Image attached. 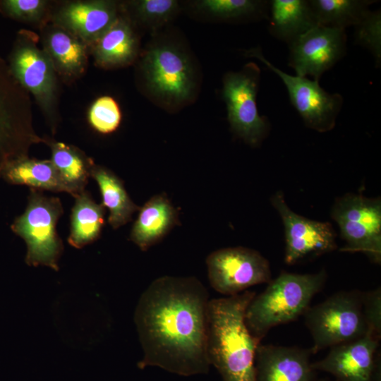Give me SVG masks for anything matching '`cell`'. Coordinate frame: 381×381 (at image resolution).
<instances>
[{
  "label": "cell",
  "mask_w": 381,
  "mask_h": 381,
  "mask_svg": "<svg viewBox=\"0 0 381 381\" xmlns=\"http://www.w3.org/2000/svg\"><path fill=\"white\" fill-rule=\"evenodd\" d=\"M210 295L194 277L163 276L141 294L134 314L143 356L138 367L181 376L209 372Z\"/></svg>",
  "instance_id": "1"
},
{
  "label": "cell",
  "mask_w": 381,
  "mask_h": 381,
  "mask_svg": "<svg viewBox=\"0 0 381 381\" xmlns=\"http://www.w3.org/2000/svg\"><path fill=\"white\" fill-rule=\"evenodd\" d=\"M255 294L245 291L210 300L207 351L223 381H256L255 361L260 341L245 322L246 309Z\"/></svg>",
  "instance_id": "2"
},
{
  "label": "cell",
  "mask_w": 381,
  "mask_h": 381,
  "mask_svg": "<svg viewBox=\"0 0 381 381\" xmlns=\"http://www.w3.org/2000/svg\"><path fill=\"white\" fill-rule=\"evenodd\" d=\"M325 270L314 274L282 272L255 295L245 312L250 334L260 341L272 327L296 320L310 307V301L324 286Z\"/></svg>",
  "instance_id": "3"
},
{
  "label": "cell",
  "mask_w": 381,
  "mask_h": 381,
  "mask_svg": "<svg viewBox=\"0 0 381 381\" xmlns=\"http://www.w3.org/2000/svg\"><path fill=\"white\" fill-rule=\"evenodd\" d=\"M39 42L34 32L18 30L7 63L17 82L34 97L54 133L59 121L58 75Z\"/></svg>",
  "instance_id": "4"
},
{
  "label": "cell",
  "mask_w": 381,
  "mask_h": 381,
  "mask_svg": "<svg viewBox=\"0 0 381 381\" xmlns=\"http://www.w3.org/2000/svg\"><path fill=\"white\" fill-rule=\"evenodd\" d=\"M44 143L36 133L30 95L0 56V173L12 162L28 157L30 147Z\"/></svg>",
  "instance_id": "5"
},
{
  "label": "cell",
  "mask_w": 381,
  "mask_h": 381,
  "mask_svg": "<svg viewBox=\"0 0 381 381\" xmlns=\"http://www.w3.org/2000/svg\"><path fill=\"white\" fill-rule=\"evenodd\" d=\"M62 214L59 198L48 197L40 190L30 189L24 212L11 225L12 231L26 243L25 262L28 265H44L59 270L64 246L56 224Z\"/></svg>",
  "instance_id": "6"
},
{
  "label": "cell",
  "mask_w": 381,
  "mask_h": 381,
  "mask_svg": "<svg viewBox=\"0 0 381 381\" xmlns=\"http://www.w3.org/2000/svg\"><path fill=\"white\" fill-rule=\"evenodd\" d=\"M312 336V354L347 343L368 331L362 311L361 294L338 292L324 301L309 307L303 314Z\"/></svg>",
  "instance_id": "7"
},
{
  "label": "cell",
  "mask_w": 381,
  "mask_h": 381,
  "mask_svg": "<svg viewBox=\"0 0 381 381\" xmlns=\"http://www.w3.org/2000/svg\"><path fill=\"white\" fill-rule=\"evenodd\" d=\"M332 219L345 241L342 252L363 253L377 264L381 262V201L361 194L339 198L332 210Z\"/></svg>",
  "instance_id": "8"
},
{
  "label": "cell",
  "mask_w": 381,
  "mask_h": 381,
  "mask_svg": "<svg viewBox=\"0 0 381 381\" xmlns=\"http://www.w3.org/2000/svg\"><path fill=\"white\" fill-rule=\"evenodd\" d=\"M145 85L156 98L167 104L189 100L195 89L192 64L185 53L170 44L149 48L142 60Z\"/></svg>",
  "instance_id": "9"
},
{
  "label": "cell",
  "mask_w": 381,
  "mask_h": 381,
  "mask_svg": "<svg viewBox=\"0 0 381 381\" xmlns=\"http://www.w3.org/2000/svg\"><path fill=\"white\" fill-rule=\"evenodd\" d=\"M260 74L258 66L249 63L241 71L226 73L223 80L222 95L231 130L252 146L259 145L269 131L256 104Z\"/></svg>",
  "instance_id": "10"
},
{
  "label": "cell",
  "mask_w": 381,
  "mask_h": 381,
  "mask_svg": "<svg viewBox=\"0 0 381 381\" xmlns=\"http://www.w3.org/2000/svg\"><path fill=\"white\" fill-rule=\"evenodd\" d=\"M211 286L227 296L252 286L269 283L272 273L268 260L259 252L245 247L217 250L206 259Z\"/></svg>",
  "instance_id": "11"
},
{
  "label": "cell",
  "mask_w": 381,
  "mask_h": 381,
  "mask_svg": "<svg viewBox=\"0 0 381 381\" xmlns=\"http://www.w3.org/2000/svg\"><path fill=\"white\" fill-rule=\"evenodd\" d=\"M246 54L259 59L279 75L287 89L292 105L308 127L319 132L334 128L343 105L341 95L326 92L320 86L319 81L281 71L267 61L259 49H251Z\"/></svg>",
  "instance_id": "12"
},
{
  "label": "cell",
  "mask_w": 381,
  "mask_h": 381,
  "mask_svg": "<svg viewBox=\"0 0 381 381\" xmlns=\"http://www.w3.org/2000/svg\"><path fill=\"white\" fill-rule=\"evenodd\" d=\"M271 203L284 224L286 264L293 265L337 248L336 232L330 223L311 220L296 214L287 205L281 191L272 197Z\"/></svg>",
  "instance_id": "13"
},
{
  "label": "cell",
  "mask_w": 381,
  "mask_h": 381,
  "mask_svg": "<svg viewBox=\"0 0 381 381\" xmlns=\"http://www.w3.org/2000/svg\"><path fill=\"white\" fill-rule=\"evenodd\" d=\"M289 45V64L296 75L319 81L344 56L346 35L345 30L318 25Z\"/></svg>",
  "instance_id": "14"
},
{
  "label": "cell",
  "mask_w": 381,
  "mask_h": 381,
  "mask_svg": "<svg viewBox=\"0 0 381 381\" xmlns=\"http://www.w3.org/2000/svg\"><path fill=\"white\" fill-rule=\"evenodd\" d=\"M380 339L368 329L357 339L331 347L312 368L331 374L336 381H380Z\"/></svg>",
  "instance_id": "15"
},
{
  "label": "cell",
  "mask_w": 381,
  "mask_h": 381,
  "mask_svg": "<svg viewBox=\"0 0 381 381\" xmlns=\"http://www.w3.org/2000/svg\"><path fill=\"white\" fill-rule=\"evenodd\" d=\"M120 13L115 1H68L51 9L49 22L71 33L89 48Z\"/></svg>",
  "instance_id": "16"
},
{
  "label": "cell",
  "mask_w": 381,
  "mask_h": 381,
  "mask_svg": "<svg viewBox=\"0 0 381 381\" xmlns=\"http://www.w3.org/2000/svg\"><path fill=\"white\" fill-rule=\"evenodd\" d=\"M310 350L259 344L255 354L256 381H313Z\"/></svg>",
  "instance_id": "17"
},
{
  "label": "cell",
  "mask_w": 381,
  "mask_h": 381,
  "mask_svg": "<svg viewBox=\"0 0 381 381\" xmlns=\"http://www.w3.org/2000/svg\"><path fill=\"white\" fill-rule=\"evenodd\" d=\"M40 41L61 79L70 82L85 72L89 48L71 33L48 22L40 28Z\"/></svg>",
  "instance_id": "18"
},
{
  "label": "cell",
  "mask_w": 381,
  "mask_h": 381,
  "mask_svg": "<svg viewBox=\"0 0 381 381\" xmlns=\"http://www.w3.org/2000/svg\"><path fill=\"white\" fill-rule=\"evenodd\" d=\"M138 52V41L130 19L121 13L89 47L97 65L105 68L127 66Z\"/></svg>",
  "instance_id": "19"
},
{
  "label": "cell",
  "mask_w": 381,
  "mask_h": 381,
  "mask_svg": "<svg viewBox=\"0 0 381 381\" xmlns=\"http://www.w3.org/2000/svg\"><path fill=\"white\" fill-rule=\"evenodd\" d=\"M138 211L130 239L143 251L161 241L179 224L178 212L165 194L154 195Z\"/></svg>",
  "instance_id": "20"
},
{
  "label": "cell",
  "mask_w": 381,
  "mask_h": 381,
  "mask_svg": "<svg viewBox=\"0 0 381 381\" xmlns=\"http://www.w3.org/2000/svg\"><path fill=\"white\" fill-rule=\"evenodd\" d=\"M268 6L270 33L288 44L318 25L309 1L272 0Z\"/></svg>",
  "instance_id": "21"
},
{
  "label": "cell",
  "mask_w": 381,
  "mask_h": 381,
  "mask_svg": "<svg viewBox=\"0 0 381 381\" xmlns=\"http://www.w3.org/2000/svg\"><path fill=\"white\" fill-rule=\"evenodd\" d=\"M0 174L11 184L25 185L40 191L46 190L70 194L50 159L22 157L7 165Z\"/></svg>",
  "instance_id": "22"
},
{
  "label": "cell",
  "mask_w": 381,
  "mask_h": 381,
  "mask_svg": "<svg viewBox=\"0 0 381 381\" xmlns=\"http://www.w3.org/2000/svg\"><path fill=\"white\" fill-rule=\"evenodd\" d=\"M51 150V161L70 194L74 198L85 190L94 161L81 150L65 143L44 138Z\"/></svg>",
  "instance_id": "23"
},
{
  "label": "cell",
  "mask_w": 381,
  "mask_h": 381,
  "mask_svg": "<svg viewBox=\"0 0 381 381\" xmlns=\"http://www.w3.org/2000/svg\"><path fill=\"white\" fill-rule=\"evenodd\" d=\"M90 177L99 186L102 205L109 210L110 226L117 229L131 222L140 207L131 199L122 180L109 169L96 164L92 167Z\"/></svg>",
  "instance_id": "24"
},
{
  "label": "cell",
  "mask_w": 381,
  "mask_h": 381,
  "mask_svg": "<svg viewBox=\"0 0 381 381\" xmlns=\"http://www.w3.org/2000/svg\"><path fill=\"white\" fill-rule=\"evenodd\" d=\"M105 210L85 190L75 197L70 219L68 243L82 248L99 237L104 225Z\"/></svg>",
  "instance_id": "25"
},
{
  "label": "cell",
  "mask_w": 381,
  "mask_h": 381,
  "mask_svg": "<svg viewBox=\"0 0 381 381\" xmlns=\"http://www.w3.org/2000/svg\"><path fill=\"white\" fill-rule=\"evenodd\" d=\"M318 25L345 30L355 26L370 11L374 1L310 0Z\"/></svg>",
  "instance_id": "26"
},
{
  "label": "cell",
  "mask_w": 381,
  "mask_h": 381,
  "mask_svg": "<svg viewBox=\"0 0 381 381\" xmlns=\"http://www.w3.org/2000/svg\"><path fill=\"white\" fill-rule=\"evenodd\" d=\"M197 8L210 16L223 20H238L267 14L269 3L255 0H201Z\"/></svg>",
  "instance_id": "27"
},
{
  "label": "cell",
  "mask_w": 381,
  "mask_h": 381,
  "mask_svg": "<svg viewBox=\"0 0 381 381\" xmlns=\"http://www.w3.org/2000/svg\"><path fill=\"white\" fill-rule=\"evenodd\" d=\"M51 3L47 0H1L0 12L11 19L39 25L49 22Z\"/></svg>",
  "instance_id": "28"
},
{
  "label": "cell",
  "mask_w": 381,
  "mask_h": 381,
  "mask_svg": "<svg viewBox=\"0 0 381 381\" xmlns=\"http://www.w3.org/2000/svg\"><path fill=\"white\" fill-rule=\"evenodd\" d=\"M135 17L150 28H157L171 20L179 10L175 0H137L128 2Z\"/></svg>",
  "instance_id": "29"
},
{
  "label": "cell",
  "mask_w": 381,
  "mask_h": 381,
  "mask_svg": "<svg viewBox=\"0 0 381 381\" xmlns=\"http://www.w3.org/2000/svg\"><path fill=\"white\" fill-rule=\"evenodd\" d=\"M88 122L94 130L102 134H110L119 127L122 114L117 102L111 96L96 99L87 113Z\"/></svg>",
  "instance_id": "30"
},
{
  "label": "cell",
  "mask_w": 381,
  "mask_h": 381,
  "mask_svg": "<svg viewBox=\"0 0 381 381\" xmlns=\"http://www.w3.org/2000/svg\"><path fill=\"white\" fill-rule=\"evenodd\" d=\"M355 42L367 48L373 55L377 65L381 61V13L369 11L354 26Z\"/></svg>",
  "instance_id": "31"
},
{
  "label": "cell",
  "mask_w": 381,
  "mask_h": 381,
  "mask_svg": "<svg viewBox=\"0 0 381 381\" xmlns=\"http://www.w3.org/2000/svg\"><path fill=\"white\" fill-rule=\"evenodd\" d=\"M362 311L368 329L380 339L381 289L361 294Z\"/></svg>",
  "instance_id": "32"
},
{
  "label": "cell",
  "mask_w": 381,
  "mask_h": 381,
  "mask_svg": "<svg viewBox=\"0 0 381 381\" xmlns=\"http://www.w3.org/2000/svg\"><path fill=\"white\" fill-rule=\"evenodd\" d=\"M320 381H327V380H320Z\"/></svg>",
  "instance_id": "33"
}]
</instances>
